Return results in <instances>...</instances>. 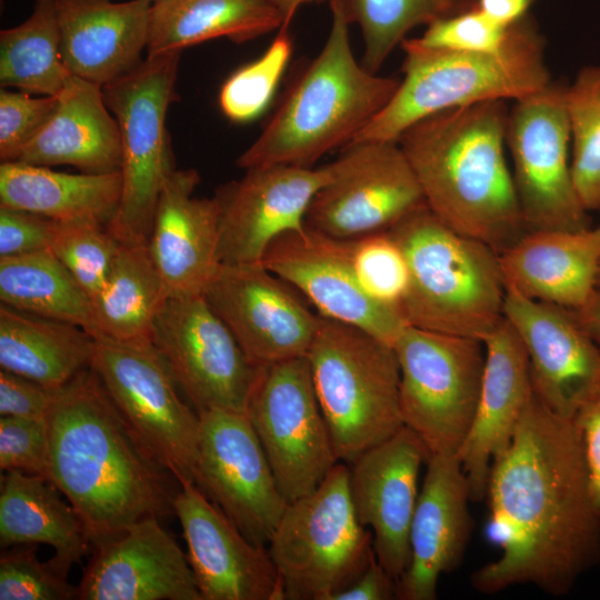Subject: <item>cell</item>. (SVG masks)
<instances>
[{
  "instance_id": "obj_26",
  "label": "cell",
  "mask_w": 600,
  "mask_h": 600,
  "mask_svg": "<svg viewBox=\"0 0 600 600\" xmlns=\"http://www.w3.org/2000/svg\"><path fill=\"white\" fill-rule=\"evenodd\" d=\"M199 182L194 169H176L156 207L148 247L169 298L203 294L221 264L218 203L193 197Z\"/></svg>"
},
{
  "instance_id": "obj_1",
  "label": "cell",
  "mask_w": 600,
  "mask_h": 600,
  "mask_svg": "<svg viewBox=\"0 0 600 600\" xmlns=\"http://www.w3.org/2000/svg\"><path fill=\"white\" fill-rule=\"evenodd\" d=\"M484 499L486 534L499 556L471 574L478 592L530 584L561 597L600 563V512L574 423L534 393L492 464Z\"/></svg>"
},
{
  "instance_id": "obj_17",
  "label": "cell",
  "mask_w": 600,
  "mask_h": 600,
  "mask_svg": "<svg viewBox=\"0 0 600 600\" xmlns=\"http://www.w3.org/2000/svg\"><path fill=\"white\" fill-rule=\"evenodd\" d=\"M261 262L221 263L204 298L258 366L306 357L320 316Z\"/></svg>"
},
{
  "instance_id": "obj_14",
  "label": "cell",
  "mask_w": 600,
  "mask_h": 600,
  "mask_svg": "<svg viewBox=\"0 0 600 600\" xmlns=\"http://www.w3.org/2000/svg\"><path fill=\"white\" fill-rule=\"evenodd\" d=\"M151 341L197 413L246 412L260 367L203 294L168 298Z\"/></svg>"
},
{
  "instance_id": "obj_48",
  "label": "cell",
  "mask_w": 600,
  "mask_h": 600,
  "mask_svg": "<svg viewBox=\"0 0 600 600\" xmlns=\"http://www.w3.org/2000/svg\"><path fill=\"white\" fill-rule=\"evenodd\" d=\"M572 421L580 441L592 497L600 512V383Z\"/></svg>"
},
{
  "instance_id": "obj_31",
  "label": "cell",
  "mask_w": 600,
  "mask_h": 600,
  "mask_svg": "<svg viewBox=\"0 0 600 600\" xmlns=\"http://www.w3.org/2000/svg\"><path fill=\"white\" fill-rule=\"evenodd\" d=\"M48 479L6 471L0 490V544H47L53 558L71 568L91 544L74 508Z\"/></svg>"
},
{
  "instance_id": "obj_52",
  "label": "cell",
  "mask_w": 600,
  "mask_h": 600,
  "mask_svg": "<svg viewBox=\"0 0 600 600\" xmlns=\"http://www.w3.org/2000/svg\"><path fill=\"white\" fill-rule=\"evenodd\" d=\"M321 1H326V0H274L276 6L278 7L280 14L282 17L281 29L290 28L292 19L300 7L307 3L321 2Z\"/></svg>"
},
{
  "instance_id": "obj_16",
  "label": "cell",
  "mask_w": 600,
  "mask_h": 600,
  "mask_svg": "<svg viewBox=\"0 0 600 600\" xmlns=\"http://www.w3.org/2000/svg\"><path fill=\"white\" fill-rule=\"evenodd\" d=\"M198 416L196 484L248 540L268 544L288 501L247 413L208 410Z\"/></svg>"
},
{
  "instance_id": "obj_10",
  "label": "cell",
  "mask_w": 600,
  "mask_h": 600,
  "mask_svg": "<svg viewBox=\"0 0 600 600\" xmlns=\"http://www.w3.org/2000/svg\"><path fill=\"white\" fill-rule=\"evenodd\" d=\"M403 424L430 457L457 454L477 409L483 341L407 324L393 344Z\"/></svg>"
},
{
  "instance_id": "obj_49",
  "label": "cell",
  "mask_w": 600,
  "mask_h": 600,
  "mask_svg": "<svg viewBox=\"0 0 600 600\" xmlns=\"http://www.w3.org/2000/svg\"><path fill=\"white\" fill-rule=\"evenodd\" d=\"M396 579L374 557L352 584L333 600H391L396 599Z\"/></svg>"
},
{
  "instance_id": "obj_2",
  "label": "cell",
  "mask_w": 600,
  "mask_h": 600,
  "mask_svg": "<svg viewBox=\"0 0 600 600\" xmlns=\"http://www.w3.org/2000/svg\"><path fill=\"white\" fill-rule=\"evenodd\" d=\"M46 420L49 480L79 514L91 544L173 512L171 474L136 437L91 367L56 391Z\"/></svg>"
},
{
  "instance_id": "obj_40",
  "label": "cell",
  "mask_w": 600,
  "mask_h": 600,
  "mask_svg": "<svg viewBox=\"0 0 600 600\" xmlns=\"http://www.w3.org/2000/svg\"><path fill=\"white\" fill-rule=\"evenodd\" d=\"M120 247L107 224L58 222L50 251L91 300L106 282Z\"/></svg>"
},
{
  "instance_id": "obj_24",
  "label": "cell",
  "mask_w": 600,
  "mask_h": 600,
  "mask_svg": "<svg viewBox=\"0 0 600 600\" xmlns=\"http://www.w3.org/2000/svg\"><path fill=\"white\" fill-rule=\"evenodd\" d=\"M426 464L410 528V560L396 587L399 600H434L440 577L460 564L471 536V496L458 456H431Z\"/></svg>"
},
{
  "instance_id": "obj_42",
  "label": "cell",
  "mask_w": 600,
  "mask_h": 600,
  "mask_svg": "<svg viewBox=\"0 0 600 600\" xmlns=\"http://www.w3.org/2000/svg\"><path fill=\"white\" fill-rule=\"evenodd\" d=\"M352 260L356 274L374 300L400 312L409 283L406 257L389 231L353 240Z\"/></svg>"
},
{
  "instance_id": "obj_3",
  "label": "cell",
  "mask_w": 600,
  "mask_h": 600,
  "mask_svg": "<svg viewBox=\"0 0 600 600\" xmlns=\"http://www.w3.org/2000/svg\"><path fill=\"white\" fill-rule=\"evenodd\" d=\"M509 109L491 100L442 110L398 140L430 210L498 253L526 232L504 154Z\"/></svg>"
},
{
  "instance_id": "obj_11",
  "label": "cell",
  "mask_w": 600,
  "mask_h": 600,
  "mask_svg": "<svg viewBox=\"0 0 600 600\" xmlns=\"http://www.w3.org/2000/svg\"><path fill=\"white\" fill-rule=\"evenodd\" d=\"M91 368L156 462L180 486L196 484L199 416L153 343L96 339Z\"/></svg>"
},
{
  "instance_id": "obj_21",
  "label": "cell",
  "mask_w": 600,
  "mask_h": 600,
  "mask_svg": "<svg viewBox=\"0 0 600 600\" xmlns=\"http://www.w3.org/2000/svg\"><path fill=\"white\" fill-rule=\"evenodd\" d=\"M173 499L187 558L202 600H283L281 582L266 546L246 538L194 483Z\"/></svg>"
},
{
  "instance_id": "obj_23",
  "label": "cell",
  "mask_w": 600,
  "mask_h": 600,
  "mask_svg": "<svg viewBox=\"0 0 600 600\" xmlns=\"http://www.w3.org/2000/svg\"><path fill=\"white\" fill-rule=\"evenodd\" d=\"M79 600H202L187 553L147 517L94 547Z\"/></svg>"
},
{
  "instance_id": "obj_4",
  "label": "cell",
  "mask_w": 600,
  "mask_h": 600,
  "mask_svg": "<svg viewBox=\"0 0 600 600\" xmlns=\"http://www.w3.org/2000/svg\"><path fill=\"white\" fill-rule=\"evenodd\" d=\"M329 2L331 28L323 48L239 156L237 167H312L323 154L353 141L396 92L399 79L378 76L354 58L343 0Z\"/></svg>"
},
{
  "instance_id": "obj_35",
  "label": "cell",
  "mask_w": 600,
  "mask_h": 600,
  "mask_svg": "<svg viewBox=\"0 0 600 600\" xmlns=\"http://www.w3.org/2000/svg\"><path fill=\"white\" fill-rule=\"evenodd\" d=\"M1 304L81 327L96 339L89 296L50 251L0 258Z\"/></svg>"
},
{
  "instance_id": "obj_15",
  "label": "cell",
  "mask_w": 600,
  "mask_h": 600,
  "mask_svg": "<svg viewBox=\"0 0 600 600\" xmlns=\"http://www.w3.org/2000/svg\"><path fill=\"white\" fill-rule=\"evenodd\" d=\"M331 180L313 197L304 226L322 234L354 240L387 231L424 197L400 144L352 141L332 161Z\"/></svg>"
},
{
  "instance_id": "obj_44",
  "label": "cell",
  "mask_w": 600,
  "mask_h": 600,
  "mask_svg": "<svg viewBox=\"0 0 600 600\" xmlns=\"http://www.w3.org/2000/svg\"><path fill=\"white\" fill-rule=\"evenodd\" d=\"M58 96L0 90V159L13 162L51 118Z\"/></svg>"
},
{
  "instance_id": "obj_37",
  "label": "cell",
  "mask_w": 600,
  "mask_h": 600,
  "mask_svg": "<svg viewBox=\"0 0 600 600\" xmlns=\"http://www.w3.org/2000/svg\"><path fill=\"white\" fill-rule=\"evenodd\" d=\"M350 23L364 41L362 66L377 73L393 49L413 28L478 6V0H343Z\"/></svg>"
},
{
  "instance_id": "obj_53",
  "label": "cell",
  "mask_w": 600,
  "mask_h": 600,
  "mask_svg": "<svg viewBox=\"0 0 600 600\" xmlns=\"http://www.w3.org/2000/svg\"><path fill=\"white\" fill-rule=\"evenodd\" d=\"M597 290L600 291V270H599V273H598Z\"/></svg>"
},
{
  "instance_id": "obj_32",
  "label": "cell",
  "mask_w": 600,
  "mask_h": 600,
  "mask_svg": "<svg viewBox=\"0 0 600 600\" xmlns=\"http://www.w3.org/2000/svg\"><path fill=\"white\" fill-rule=\"evenodd\" d=\"M96 339L76 324L0 306V367L57 391L91 367Z\"/></svg>"
},
{
  "instance_id": "obj_20",
  "label": "cell",
  "mask_w": 600,
  "mask_h": 600,
  "mask_svg": "<svg viewBox=\"0 0 600 600\" xmlns=\"http://www.w3.org/2000/svg\"><path fill=\"white\" fill-rule=\"evenodd\" d=\"M503 317L527 352L536 397L552 412L573 419L600 383V347L571 309L511 288Z\"/></svg>"
},
{
  "instance_id": "obj_9",
  "label": "cell",
  "mask_w": 600,
  "mask_h": 600,
  "mask_svg": "<svg viewBox=\"0 0 600 600\" xmlns=\"http://www.w3.org/2000/svg\"><path fill=\"white\" fill-rule=\"evenodd\" d=\"M182 51L147 56L102 87L121 138L122 191L108 226L123 243L148 242L161 190L176 170L166 120Z\"/></svg>"
},
{
  "instance_id": "obj_46",
  "label": "cell",
  "mask_w": 600,
  "mask_h": 600,
  "mask_svg": "<svg viewBox=\"0 0 600 600\" xmlns=\"http://www.w3.org/2000/svg\"><path fill=\"white\" fill-rule=\"evenodd\" d=\"M58 222L0 206V258L50 250Z\"/></svg>"
},
{
  "instance_id": "obj_7",
  "label": "cell",
  "mask_w": 600,
  "mask_h": 600,
  "mask_svg": "<svg viewBox=\"0 0 600 600\" xmlns=\"http://www.w3.org/2000/svg\"><path fill=\"white\" fill-rule=\"evenodd\" d=\"M306 357L340 462L350 464L404 427L391 346L353 324L320 316Z\"/></svg>"
},
{
  "instance_id": "obj_8",
  "label": "cell",
  "mask_w": 600,
  "mask_h": 600,
  "mask_svg": "<svg viewBox=\"0 0 600 600\" xmlns=\"http://www.w3.org/2000/svg\"><path fill=\"white\" fill-rule=\"evenodd\" d=\"M348 479L349 466L339 461L314 491L288 502L268 543L283 600H333L376 557Z\"/></svg>"
},
{
  "instance_id": "obj_54",
  "label": "cell",
  "mask_w": 600,
  "mask_h": 600,
  "mask_svg": "<svg viewBox=\"0 0 600 600\" xmlns=\"http://www.w3.org/2000/svg\"><path fill=\"white\" fill-rule=\"evenodd\" d=\"M150 1H151V2H156V1H158V0H150Z\"/></svg>"
},
{
  "instance_id": "obj_13",
  "label": "cell",
  "mask_w": 600,
  "mask_h": 600,
  "mask_svg": "<svg viewBox=\"0 0 600 600\" xmlns=\"http://www.w3.org/2000/svg\"><path fill=\"white\" fill-rule=\"evenodd\" d=\"M246 413L288 502L314 491L339 462L307 357L261 366Z\"/></svg>"
},
{
  "instance_id": "obj_45",
  "label": "cell",
  "mask_w": 600,
  "mask_h": 600,
  "mask_svg": "<svg viewBox=\"0 0 600 600\" xmlns=\"http://www.w3.org/2000/svg\"><path fill=\"white\" fill-rule=\"evenodd\" d=\"M49 436L46 419L0 418V468L49 480Z\"/></svg>"
},
{
  "instance_id": "obj_5",
  "label": "cell",
  "mask_w": 600,
  "mask_h": 600,
  "mask_svg": "<svg viewBox=\"0 0 600 600\" xmlns=\"http://www.w3.org/2000/svg\"><path fill=\"white\" fill-rule=\"evenodd\" d=\"M403 78L387 106L353 141H394L436 112L491 100H519L552 80L546 40L530 14L514 22L493 51L427 48L414 38L401 43ZM352 142V141H351Z\"/></svg>"
},
{
  "instance_id": "obj_38",
  "label": "cell",
  "mask_w": 600,
  "mask_h": 600,
  "mask_svg": "<svg viewBox=\"0 0 600 600\" xmlns=\"http://www.w3.org/2000/svg\"><path fill=\"white\" fill-rule=\"evenodd\" d=\"M571 172L583 207L600 211V66L579 70L567 86Z\"/></svg>"
},
{
  "instance_id": "obj_22",
  "label": "cell",
  "mask_w": 600,
  "mask_h": 600,
  "mask_svg": "<svg viewBox=\"0 0 600 600\" xmlns=\"http://www.w3.org/2000/svg\"><path fill=\"white\" fill-rule=\"evenodd\" d=\"M429 458L420 438L404 426L349 467V494L356 516L371 529L376 558L396 581L410 560L418 477Z\"/></svg>"
},
{
  "instance_id": "obj_19",
  "label": "cell",
  "mask_w": 600,
  "mask_h": 600,
  "mask_svg": "<svg viewBox=\"0 0 600 600\" xmlns=\"http://www.w3.org/2000/svg\"><path fill=\"white\" fill-rule=\"evenodd\" d=\"M333 172V162L319 168L260 166L219 187L213 197L219 208L220 262L260 263L276 238L304 227L313 197Z\"/></svg>"
},
{
  "instance_id": "obj_28",
  "label": "cell",
  "mask_w": 600,
  "mask_h": 600,
  "mask_svg": "<svg viewBox=\"0 0 600 600\" xmlns=\"http://www.w3.org/2000/svg\"><path fill=\"white\" fill-rule=\"evenodd\" d=\"M499 258L507 288L576 310L597 291L600 226L527 231Z\"/></svg>"
},
{
  "instance_id": "obj_36",
  "label": "cell",
  "mask_w": 600,
  "mask_h": 600,
  "mask_svg": "<svg viewBox=\"0 0 600 600\" xmlns=\"http://www.w3.org/2000/svg\"><path fill=\"white\" fill-rule=\"evenodd\" d=\"M61 53L56 0H36L20 24L0 32V83L31 94L59 96L72 79Z\"/></svg>"
},
{
  "instance_id": "obj_43",
  "label": "cell",
  "mask_w": 600,
  "mask_h": 600,
  "mask_svg": "<svg viewBox=\"0 0 600 600\" xmlns=\"http://www.w3.org/2000/svg\"><path fill=\"white\" fill-rule=\"evenodd\" d=\"M511 26H504L478 6L468 11L443 18L427 26L414 40L423 47L457 51H493L509 38Z\"/></svg>"
},
{
  "instance_id": "obj_6",
  "label": "cell",
  "mask_w": 600,
  "mask_h": 600,
  "mask_svg": "<svg viewBox=\"0 0 600 600\" xmlns=\"http://www.w3.org/2000/svg\"><path fill=\"white\" fill-rule=\"evenodd\" d=\"M387 231L408 264L400 307L408 324L483 341L502 321L507 286L493 248L451 229L426 203Z\"/></svg>"
},
{
  "instance_id": "obj_25",
  "label": "cell",
  "mask_w": 600,
  "mask_h": 600,
  "mask_svg": "<svg viewBox=\"0 0 600 600\" xmlns=\"http://www.w3.org/2000/svg\"><path fill=\"white\" fill-rule=\"evenodd\" d=\"M483 344L486 359L479 400L458 452L473 501L484 499L492 464L509 447L533 394L527 352L506 318Z\"/></svg>"
},
{
  "instance_id": "obj_33",
  "label": "cell",
  "mask_w": 600,
  "mask_h": 600,
  "mask_svg": "<svg viewBox=\"0 0 600 600\" xmlns=\"http://www.w3.org/2000/svg\"><path fill=\"white\" fill-rule=\"evenodd\" d=\"M281 27L274 0H158L151 6L146 52L182 51L216 38L246 42Z\"/></svg>"
},
{
  "instance_id": "obj_18",
  "label": "cell",
  "mask_w": 600,
  "mask_h": 600,
  "mask_svg": "<svg viewBox=\"0 0 600 600\" xmlns=\"http://www.w3.org/2000/svg\"><path fill=\"white\" fill-rule=\"evenodd\" d=\"M352 243L304 226L276 238L261 263L302 293L318 314L361 328L393 348L408 323L398 309L374 300L362 288Z\"/></svg>"
},
{
  "instance_id": "obj_29",
  "label": "cell",
  "mask_w": 600,
  "mask_h": 600,
  "mask_svg": "<svg viewBox=\"0 0 600 600\" xmlns=\"http://www.w3.org/2000/svg\"><path fill=\"white\" fill-rule=\"evenodd\" d=\"M121 161L118 123L102 87L72 77L49 121L13 162L68 164L87 173H107L120 170Z\"/></svg>"
},
{
  "instance_id": "obj_39",
  "label": "cell",
  "mask_w": 600,
  "mask_h": 600,
  "mask_svg": "<svg viewBox=\"0 0 600 600\" xmlns=\"http://www.w3.org/2000/svg\"><path fill=\"white\" fill-rule=\"evenodd\" d=\"M291 54L289 29H280L259 58L236 70L223 82L219 93L223 114L237 123L258 118L271 102Z\"/></svg>"
},
{
  "instance_id": "obj_30",
  "label": "cell",
  "mask_w": 600,
  "mask_h": 600,
  "mask_svg": "<svg viewBox=\"0 0 600 600\" xmlns=\"http://www.w3.org/2000/svg\"><path fill=\"white\" fill-rule=\"evenodd\" d=\"M121 191L120 170L74 174L22 162H1L0 166V206L57 222L109 226L118 212Z\"/></svg>"
},
{
  "instance_id": "obj_41",
  "label": "cell",
  "mask_w": 600,
  "mask_h": 600,
  "mask_svg": "<svg viewBox=\"0 0 600 600\" xmlns=\"http://www.w3.org/2000/svg\"><path fill=\"white\" fill-rule=\"evenodd\" d=\"M37 544H18L0 557V600H70L77 589L70 568L53 557L40 561Z\"/></svg>"
},
{
  "instance_id": "obj_47",
  "label": "cell",
  "mask_w": 600,
  "mask_h": 600,
  "mask_svg": "<svg viewBox=\"0 0 600 600\" xmlns=\"http://www.w3.org/2000/svg\"><path fill=\"white\" fill-rule=\"evenodd\" d=\"M56 391L26 378L1 369L0 416L46 419Z\"/></svg>"
},
{
  "instance_id": "obj_27",
  "label": "cell",
  "mask_w": 600,
  "mask_h": 600,
  "mask_svg": "<svg viewBox=\"0 0 600 600\" xmlns=\"http://www.w3.org/2000/svg\"><path fill=\"white\" fill-rule=\"evenodd\" d=\"M150 0H56L61 53L73 77L106 86L147 51Z\"/></svg>"
},
{
  "instance_id": "obj_51",
  "label": "cell",
  "mask_w": 600,
  "mask_h": 600,
  "mask_svg": "<svg viewBox=\"0 0 600 600\" xmlns=\"http://www.w3.org/2000/svg\"><path fill=\"white\" fill-rule=\"evenodd\" d=\"M572 311L587 333L600 347V291L597 290L582 307Z\"/></svg>"
},
{
  "instance_id": "obj_50",
  "label": "cell",
  "mask_w": 600,
  "mask_h": 600,
  "mask_svg": "<svg viewBox=\"0 0 600 600\" xmlns=\"http://www.w3.org/2000/svg\"><path fill=\"white\" fill-rule=\"evenodd\" d=\"M536 0H478V8L491 19L511 26L528 16Z\"/></svg>"
},
{
  "instance_id": "obj_34",
  "label": "cell",
  "mask_w": 600,
  "mask_h": 600,
  "mask_svg": "<svg viewBox=\"0 0 600 600\" xmlns=\"http://www.w3.org/2000/svg\"><path fill=\"white\" fill-rule=\"evenodd\" d=\"M168 298L148 242H121L106 282L91 298L96 339L152 342L156 319Z\"/></svg>"
},
{
  "instance_id": "obj_12",
  "label": "cell",
  "mask_w": 600,
  "mask_h": 600,
  "mask_svg": "<svg viewBox=\"0 0 600 600\" xmlns=\"http://www.w3.org/2000/svg\"><path fill=\"white\" fill-rule=\"evenodd\" d=\"M506 144L527 231L591 226L571 172L567 86L551 81L509 109Z\"/></svg>"
}]
</instances>
